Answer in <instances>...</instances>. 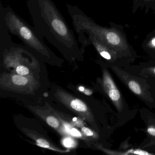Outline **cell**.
I'll return each mask as SVG.
<instances>
[{"label":"cell","mask_w":155,"mask_h":155,"mask_svg":"<svg viewBox=\"0 0 155 155\" xmlns=\"http://www.w3.org/2000/svg\"><path fill=\"white\" fill-rule=\"evenodd\" d=\"M34 27L49 42L65 54L80 52L78 41L52 0H27Z\"/></svg>","instance_id":"6da1fadb"},{"label":"cell","mask_w":155,"mask_h":155,"mask_svg":"<svg viewBox=\"0 0 155 155\" xmlns=\"http://www.w3.org/2000/svg\"><path fill=\"white\" fill-rule=\"evenodd\" d=\"M66 7L74 29L78 34L79 41L83 47L88 44V39L84 33L91 34L122 57H127L131 54L132 48L121 30L116 27L107 28L98 25L77 6L67 4Z\"/></svg>","instance_id":"7a4b0ae2"},{"label":"cell","mask_w":155,"mask_h":155,"mask_svg":"<svg viewBox=\"0 0 155 155\" xmlns=\"http://www.w3.org/2000/svg\"><path fill=\"white\" fill-rule=\"evenodd\" d=\"M6 24L10 33L18 37L32 51L47 58L52 52L46 46L43 37L34 27L31 26L10 7H4L2 2Z\"/></svg>","instance_id":"3957f363"},{"label":"cell","mask_w":155,"mask_h":155,"mask_svg":"<svg viewBox=\"0 0 155 155\" xmlns=\"http://www.w3.org/2000/svg\"><path fill=\"white\" fill-rule=\"evenodd\" d=\"M103 85L105 92L112 101L118 110H120L123 106V101L120 92L116 86L112 77L107 71H104Z\"/></svg>","instance_id":"277c9868"},{"label":"cell","mask_w":155,"mask_h":155,"mask_svg":"<svg viewBox=\"0 0 155 155\" xmlns=\"http://www.w3.org/2000/svg\"><path fill=\"white\" fill-rule=\"evenodd\" d=\"M88 35V44H92L100 55L109 62L113 63L122 57L116 51L103 43L96 36L91 34Z\"/></svg>","instance_id":"5b68a950"},{"label":"cell","mask_w":155,"mask_h":155,"mask_svg":"<svg viewBox=\"0 0 155 155\" xmlns=\"http://www.w3.org/2000/svg\"><path fill=\"white\" fill-rule=\"evenodd\" d=\"M9 33L2 6L0 4V47L1 51L9 48L14 42Z\"/></svg>","instance_id":"8992f818"},{"label":"cell","mask_w":155,"mask_h":155,"mask_svg":"<svg viewBox=\"0 0 155 155\" xmlns=\"http://www.w3.org/2000/svg\"><path fill=\"white\" fill-rule=\"evenodd\" d=\"M66 100V104L72 109V110L83 117L85 116L86 118L90 117L91 113L86 104L83 101L78 99L72 98L70 99H67Z\"/></svg>","instance_id":"52a82bcc"},{"label":"cell","mask_w":155,"mask_h":155,"mask_svg":"<svg viewBox=\"0 0 155 155\" xmlns=\"http://www.w3.org/2000/svg\"><path fill=\"white\" fill-rule=\"evenodd\" d=\"M123 81L125 82L126 85L128 87L130 91L136 95L141 97L145 96V89L140 82L136 79L129 77L126 74L120 75Z\"/></svg>","instance_id":"ba28073f"},{"label":"cell","mask_w":155,"mask_h":155,"mask_svg":"<svg viewBox=\"0 0 155 155\" xmlns=\"http://www.w3.org/2000/svg\"><path fill=\"white\" fill-rule=\"evenodd\" d=\"M12 82L14 85L19 87L25 86L29 83V80L27 77L20 75H13L11 78Z\"/></svg>","instance_id":"9c48e42d"},{"label":"cell","mask_w":155,"mask_h":155,"mask_svg":"<svg viewBox=\"0 0 155 155\" xmlns=\"http://www.w3.org/2000/svg\"><path fill=\"white\" fill-rule=\"evenodd\" d=\"M137 4H139L141 6L147 8L155 7V0H135Z\"/></svg>","instance_id":"30bf717a"},{"label":"cell","mask_w":155,"mask_h":155,"mask_svg":"<svg viewBox=\"0 0 155 155\" xmlns=\"http://www.w3.org/2000/svg\"><path fill=\"white\" fill-rule=\"evenodd\" d=\"M146 41L147 48L155 51V33H152Z\"/></svg>","instance_id":"8fae6325"},{"label":"cell","mask_w":155,"mask_h":155,"mask_svg":"<svg viewBox=\"0 0 155 155\" xmlns=\"http://www.w3.org/2000/svg\"><path fill=\"white\" fill-rule=\"evenodd\" d=\"M47 123L51 127L54 128H58L59 126V121L55 117L49 116L46 119Z\"/></svg>","instance_id":"7c38bea8"},{"label":"cell","mask_w":155,"mask_h":155,"mask_svg":"<svg viewBox=\"0 0 155 155\" xmlns=\"http://www.w3.org/2000/svg\"><path fill=\"white\" fill-rule=\"evenodd\" d=\"M16 71L18 74L22 76H26L29 73V69L27 67L23 65H19L16 68Z\"/></svg>","instance_id":"4fadbf2b"},{"label":"cell","mask_w":155,"mask_h":155,"mask_svg":"<svg viewBox=\"0 0 155 155\" xmlns=\"http://www.w3.org/2000/svg\"><path fill=\"white\" fill-rule=\"evenodd\" d=\"M62 143L65 147L68 148L72 147L75 145L74 140L70 137H67L64 139Z\"/></svg>","instance_id":"5bb4252c"},{"label":"cell","mask_w":155,"mask_h":155,"mask_svg":"<svg viewBox=\"0 0 155 155\" xmlns=\"http://www.w3.org/2000/svg\"><path fill=\"white\" fill-rule=\"evenodd\" d=\"M36 144L39 147L45 148H48L50 147V144L49 142L43 139L40 138L37 140Z\"/></svg>","instance_id":"9a60e30c"},{"label":"cell","mask_w":155,"mask_h":155,"mask_svg":"<svg viewBox=\"0 0 155 155\" xmlns=\"http://www.w3.org/2000/svg\"><path fill=\"white\" fill-rule=\"evenodd\" d=\"M81 131L83 134L88 137H92L94 136V133L91 130L87 127H83L81 129Z\"/></svg>","instance_id":"2e32d148"},{"label":"cell","mask_w":155,"mask_h":155,"mask_svg":"<svg viewBox=\"0 0 155 155\" xmlns=\"http://www.w3.org/2000/svg\"><path fill=\"white\" fill-rule=\"evenodd\" d=\"M69 131L70 133L72 136H74V137H81V132H80L79 130H78L74 128L70 129Z\"/></svg>","instance_id":"e0dca14e"},{"label":"cell","mask_w":155,"mask_h":155,"mask_svg":"<svg viewBox=\"0 0 155 155\" xmlns=\"http://www.w3.org/2000/svg\"><path fill=\"white\" fill-rule=\"evenodd\" d=\"M148 133L153 137H155V126H150L147 129Z\"/></svg>","instance_id":"ac0fdd59"},{"label":"cell","mask_w":155,"mask_h":155,"mask_svg":"<svg viewBox=\"0 0 155 155\" xmlns=\"http://www.w3.org/2000/svg\"><path fill=\"white\" fill-rule=\"evenodd\" d=\"M85 94L87 95H91L92 94V91L90 90L87 89L85 90Z\"/></svg>","instance_id":"d6986e66"},{"label":"cell","mask_w":155,"mask_h":155,"mask_svg":"<svg viewBox=\"0 0 155 155\" xmlns=\"http://www.w3.org/2000/svg\"><path fill=\"white\" fill-rule=\"evenodd\" d=\"M79 89L80 91H85L84 90V88L83 87H80L79 88Z\"/></svg>","instance_id":"ffe728a7"},{"label":"cell","mask_w":155,"mask_h":155,"mask_svg":"<svg viewBox=\"0 0 155 155\" xmlns=\"http://www.w3.org/2000/svg\"><path fill=\"white\" fill-rule=\"evenodd\" d=\"M151 72L153 73L154 75H155V68H153L152 69V70H151Z\"/></svg>","instance_id":"44dd1931"}]
</instances>
